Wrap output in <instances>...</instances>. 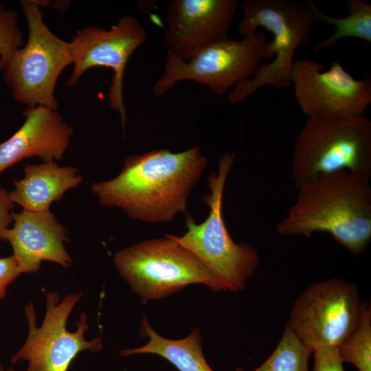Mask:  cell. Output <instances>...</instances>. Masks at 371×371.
I'll return each mask as SVG.
<instances>
[{"label": "cell", "instance_id": "obj_1", "mask_svg": "<svg viewBox=\"0 0 371 371\" xmlns=\"http://www.w3.org/2000/svg\"><path fill=\"white\" fill-rule=\"evenodd\" d=\"M207 165L199 146L179 153L153 150L127 157L116 177L93 183L91 190L101 205L119 208L133 219L167 223L187 212L189 195Z\"/></svg>", "mask_w": 371, "mask_h": 371}, {"label": "cell", "instance_id": "obj_2", "mask_svg": "<svg viewBox=\"0 0 371 371\" xmlns=\"http://www.w3.org/2000/svg\"><path fill=\"white\" fill-rule=\"evenodd\" d=\"M370 179L348 171L322 175L298 188L297 199L276 225L280 236L326 232L360 256L371 239Z\"/></svg>", "mask_w": 371, "mask_h": 371}, {"label": "cell", "instance_id": "obj_3", "mask_svg": "<svg viewBox=\"0 0 371 371\" xmlns=\"http://www.w3.org/2000/svg\"><path fill=\"white\" fill-rule=\"evenodd\" d=\"M311 0H247L243 5V19L238 31L243 37L264 28L273 35L269 43L270 58L262 63L252 77L235 86L227 96L229 103L242 102L264 86L277 89L291 85L294 56L309 43L315 21Z\"/></svg>", "mask_w": 371, "mask_h": 371}, {"label": "cell", "instance_id": "obj_4", "mask_svg": "<svg viewBox=\"0 0 371 371\" xmlns=\"http://www.w3.org/2000/svg\"><path fill=\"white\" fill-rule=\"evenodd\" d=\"M339 171L371 177V121L356 117H307L293 146L291 179L298 188Z\"/></svg>", "mask_w": 371, "mask_h": 371}, {"label": "cell", "instance_id": "obj_5", "mask_svg": "<svg viewBox=\"0 0 371 371\" xmlns=\"http://www.w3.org/2000/svg\"><path fill=\"white\" fill-rule=\"evenodd\" d=\"M236 156L234 151H225L219 160L218 171L207 179L210 192L202 197L210 208L205 220L196 223L188 214L186 233L180 236L172 235L209 268L223 291L232 292L245 289L260 262L257 249L247 243H236L232 239L223 216L224 188Z\"/></svg>", "mask_w": 371, "mask_h": 371}, {"label": "cell", "instance_id": "obj_6", "mask_svg": "<svg viewBox=\"0 0 371 371\" xmlns=\"http://www.w3.org/2000/svg\"><path fill=\"white\" fill-rule=\"evenodd\" d=\"M113 262L120 275L144 300L165 297L192 284L223 291L209 268L171 234L122 249L114 254Z\"/></svg>", "mask_w": 371, "mask_h": 371}, {"label": "cell", "instance_id": "obj_7", "mask_svg": "<svg viewBox=\"0 0 371 371\" xmlns=\"http://www.w3.org/2000/svg\"><path fill=\"white\" fill-rule=\"evenodd\" d=\"M28 26L25 46L14 52L3 71L13 98L27 107L57 110L54 90L58 78L73 63L69 42L62 40L43 21L36 1H21Z\"/></svg>", "mask_w": 371, "mask_h": 371}, {"label": "cell", "instance_id": "obj_8", "mask_svg": "<svg viewBox=\"0 0 371 371\" xmlns=\"http://www.w3.org/2000/svg\"><path fill=\"white\" fill-rule=\"evenodd\" d=\"M265 58L271 59L269 42L262 31L240 40L228 37L218 40L188 60L168 51L164 71L155 82L153 92L161 96L177 83L190 80L204 84L222 95L252 77Z\"/></svg>", "mask_w": 371, "mask_h": 371}, {"label": "cell", "instance_id": "obj_9", "mask_svg": "<svg viewBox=\"0 0 371 371\" xmlns=\"http://www.w3.org/2000/svg\"><path fill=\"white\" fill-rule=\"evenodd\" d=\"M82 292L67 295L60 301L56 291L45 294L46 311L41 326L36 325L33 302L25 307L28 325L27 339L17 352L11 357L12 363L24 360L26 371H67L71 362L80 352H97L102 348L100 337L87 340L89 329L85 313L76 322V330L70 332L67 322L73 308L82 296Z\"/></svg>", "mask_w": 371, "mask_h": 371}, {"label": "cell", "instance_id": "obj_10", "mask_svg": "<svg viewBox=\"0 0 371 371\" xmlns=\"http://www.w3.org/2000/svg\"><path fill=\"white\" fill-rule=\"evenodd\" d=\"M362 305L355 284L330 278L304 290L286 323L313 353L319 348L341 344L357 326Z\"/></svg>", "mask_w": 371, "mask_h": 371}, {"label": "cell", "instance_id": "obj_11", "mask_svg": "<svg viewBox=\"0 0 371 371\" xmlns=\"http://www.w3.org/2000/svg\"><path fill=\"white\" fill-rule=\"evenodd\" d=\"M147 39V32L135 17L126 14L109 30L88 25L78 30L69 42L74 69L67 85H76L89 69L101 66L113 71L109 92V104L118 112L126 137V111L122 85L127 61Z\"/></svg>", "mask_w": 371, "mask_h": 371}, {"label": "cell", "instance_id": "obj_12", "mask_svg": "<svg viewBox=\"0 0 371 371\" xmlns=\"http://www.w3.org/2000/svg\"><path fill=\"white\" fill-rule=\"evenodd\" d=\"M323 68L311 58L295 60L291 80L301 111L307 117L364 116L371 103V78L356 79L337 61Z\"/></svg>", "mask_w": 371, "mask_h": 371}, {"label": "cell", "instance_id": "obj_13", "mask_svg": "<svg viewBox=\"0 0 371 371\" xmlns=\"http://www.w3.org/2000/svg\"><path fill=\"white\" fill-rule=\"evenodd\" d=\"M238 8L237 0H172L167 7L164 41L168 51L188 60L227 37Z\"/></svg>", "mask_w": 371, "mask_h": 371}, {"label": "cell", "instance_id": "obj_14", "mask_svg": "<svg viewBox=\"0 0 371 371\" xmlns=\"http://www.w3.org/2000/svg\"><path fill=\"white\" fill-rule=\"evenodd\" d=\"M12 224L4 241L10 244L21 274L37 273L43 261L71 267L73 260L65 247L69 232L50 210L12 212Z\"/></svg>", "mask_w": 371, "mask_h": 371}, {"label": "cell", "instance_id": "obj_15", "mask_svg": "<svg viewBox=\"0 0 371 371\" xmlns=\"http://www.w3.org/2000/svg\"><path fill=\"white\" fill-rule=\"evenodd\" d=\"M23 115V125L0 143V176L24 159L37 157L43 162L60 160L70 144L74 128L57 110L35 106L27 107Z\"/></svg>", "mask_w": 371, "mask_h": 371}, {"label": "cell", "instance_id": "obj_16", "mask_svg": "<svg viewBox=\"0 0 371 371\" xmlns=\"http://www.w3.org/2000/svg\"><path fill=\"white\" fill-rule=\"evenodd\" d=\"M23 173L22 179L13 181L14 188L9 195L14 204L31 212L49 210L52 203L82 181L76 168L60 166L55 161L27 164Z\"/></svg>", "mask_w": 371, "mask_h": 371}, {"label": "cell", "instance_id": "obj_17", "mask_svg": "<svg viewBox=\"0 0 371 371\" xmlns=\"http://www.w3.org/2000/svg\"><path fill=\"white\" fill-rule=\"evenodd\" d=\"M141 335L148 337L146 345L121 350L120 356L154 354L168 361L179 371H214L204 357L201 335L198 328H194L188 336L183 339H166L158 335L144 317L141 323ZM234 371L244 370L238 367Z\"/></svg>", "mask_w": 371, "mask_h": 371}, {"label": "cell", "instance_id": "obj_18", "mask_svg": "<svg viewBox=\"0 0 371 371\" xmlns=\"http://www.w3.org/2000/svg\"><path fill=\"white\" fill-rule=\"evenodd\" d=\"M345 2L349 14L343 17L326 15L313 3L315 21L335 27L333 33L313 49V54L332 47L339 39L344 38H359L371 43V5L360 0H346Z\"/></svg>", "mask_w": 371, "mask_h": 371}, {"label": "cell", "instance_id": "obj_19", "mask_svg": "<svg viewBox=\"0 0 371 371\" xmlns=\"http://www.w3.org/2000/svg\"><path fill=\"white\" fill-rule=\"evenodd\" d=\"M311 354L286 323L273 352L260 366L249 371H308Z\"/></svg>", "mask_w": 371, "mask_h": 371}, {"label": "cell", "instance_id": "obj_20", "mask_svg": "<svg viewBox=\"0 0 371 371\" xmlns=\"http://www.w3.org/2000/svg\"><path fill=\"white\" fill-rule=\"evenodd\" d=\"M340 359L359 371H371V306L363 302L361 318L355 329L337 346Z\"/></svg>", "mask_w": 371, "mask_h": 371}, {"label": "cell", "instance_id": "obj_21", "mask_svg": "<svg viewBox=\"0 0 371 371\" xmlns=\"http://www.w3.org/2000/svg\"><path fill=\"white\" fill-rule=\"evenodd\" d=\"M23 46V35L15 11L0 3V71H3L16 51Z\"/></svg>", "mask_w": 371, "mask_h": 371}, {"label": "cell", "instance_id": "obj_22", "mask_svg": "<svg viewBox=\"0 0 371 371\" xmlns=\"http://www.w3.org/2000/svg\"><path fill=\"white\" fill-rule=\"evenodd\" d=\"M314 354L313 371H345L339 357L337 346H324L316 349Z\"/></svg>", "mask_w": 371, "mask_h": 371}, {"label": "cell", "instance_id": "obj_23", "mask_svg": "<svg viewBox=\"0 0 371 371\" xmlns=\"http://www.w3.org/2000/svg\"><path fill=\"white\" fill-rule=\"evenodd\" d=\"M21 274L16 260L12 254L0 258V299L5 297L8 286Z\"/></svg>", "mask_w": 371, "mask_h": 371}, {"label": "cell", "instance_id": "obj_24", "mask_svg": "<svg viewBox=\"0 0 371 371\" xmlns=\"http://www.w3.org/2000/svg\"><path fill=\"white\" fill-rule=\"evenodd\" d=\"M14 203L12 201L9 192L0 188V239L4 240L5 236L12 223V210Z\"/></svg>", "mask_w": 371, "mask_h": 371}, {"label": "cell", "instance_id": "obj_25", "mask_svg": "<svg viewBox=\"0 0 371 371\" xmlns=\"http://www.w3.org/2000/svg\"><path fill=\"white\" fill-rule=\"evenodd\" d=\"M0 371H15V370L12 368H5L3 366H2L0 363Z\"/></svg>", "mask_w": 371, "mask_h": 371}]
</instances>
